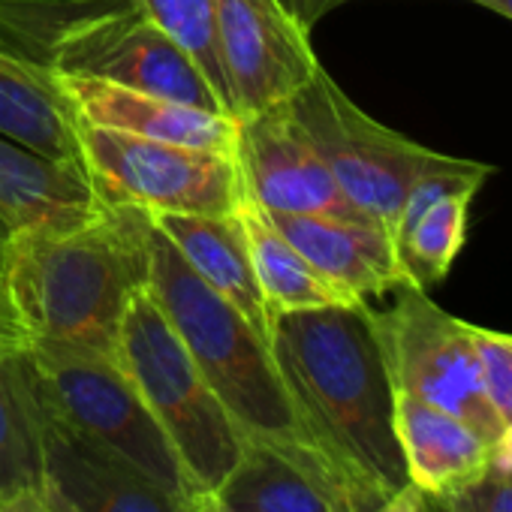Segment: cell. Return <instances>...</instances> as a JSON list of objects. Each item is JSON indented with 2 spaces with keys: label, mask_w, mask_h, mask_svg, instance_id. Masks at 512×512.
Listing matches in <instances>:
<instances>
[{
  "label": "cell",
  "mask_w": 512,
  "mask_h": 512,
  "mask_svg": "<svg viewBox=\"0 0 512 512\" xmlns=\"http://www.w3.org/2000/svg\"><path fill=\"white\" fill-rule=\"evenodd\" d=\"M79 157L103 202L151 214H232L241 199L235 154L79 121Z\"/></svg>",
  "instance_id": "8"
},
{
  "label": "cell",
  "mask_w": 512,
  "mask_h": 512,
  "mask_svg": "<svg viewBox=\"0 0 512 512\" xmlns=\"http://www.w3.org/2000/svg\"><path fill=\"white\" fill-rule=\"evenodd\" d=\"M151 229V211L106 202L85 223L13 235L7 272L31 338L115 359L124 314L148 287Z\"/></svg>",
  "instance_id": "2"
},
{
  "label": "cell",
  "mask_w": 512,
  "mask_h": 512,
  "mask_svg": "<svg viewBox=\"0 0 512 512\" xmlns=\"http://www.w3.org/2000/svg\"><path fill=\"white\" fill-rule=\"evenodd\" d=\"M434 500L443 512H512V476L488 467L467 488Z\"/></svg>",
  "instance_id": "25"
},
{
  "label": "cell",
  "mask_w": 512,
  "mask_h": 512,
  "mask_svg": "<svg viewBox=\"0 0 512 512\" xmlns=\"http://www.w3.org/2000/svg\"><path fill=\"white\" fill-rule=\"evenodd\" d=\"M419 512H443V509L437 506L434 497H425V494H422V509H419Z\"/></svg>",
  "instance_id": "34"
},
{
  "label": "cell",
  "mask_w": 512,
  "mask_h": 512,
  "mask_svg": "<svg viewBox=\"0 0 512 512\" xmlns=\"http://www.w3.org/2000/svg\"><path fill=\"white\" fill-rule=\"evenodd\" d=\"M37 437L52 512H190V500H178L121 455L82 437L40 401Z\"/></svg>",
  "instance_id": "12"
},
{
  "label": "cell",
  "mask_w": 512,
  "mask_h": 512,
  "mask_svg": "<svg viewBox=\"0 0 512 512\" xmlns=\"http://www.w3.org/2000/svg\"><path fill=\"white\" fill-rule=\"evenodd\" d=\"M281 4L305 25V28H311L317 19H323L329 10H335V7H341V4H347V0H281Z\"/></svg>",
  "instance_id": "28"
},
{
  "label": "cell",
  "mask_w": 512,
  "mask_h": 512,
  "mask_svg": "<svg viewBox=\"0 0 512 512\" xmlns=\"http://www.w3.org/2000/svg\"><path fill=\"white\" fill-rule=\"evenodd\" d=\"M419 509H422V491L416 485H404L401 491H395L389 500H383L371 512H419Z\"/></svg>",
  "instance_id": "30"
},
{
  "label": "cell",
  "mask_w": 512,
  "mask_h": 512,
  "mask_svg": "<svg viewBox=\"0 0 512 512\" xmlns=\"http://www.w3.org/2000/svg\"><path fill=\"white\" fill-rule=\"evenodd\" d=\"M217 503H220V500H217ZM220 512H238V509H232V506H223V503H220Z\"/></svg>",
  "instance_id": "35"
},
{
  "label": "cell",
  "mask_w": 512,
  "mask_h": 512,
  "mask_svg": "<svg viewBox=\"0 0 512 512\" xmlns=\"http://www.w3.org/2000/svg\"><path fill=\"white\" fill-rule=\"evenodd\" d=\"M287 109L344 196L389 235L410 187L449 160V154H437L374 121L323 67L293 100H287Z\"/></svg>",
  "instance_id": "7"
},
{
  "label": "cell",
  "mask_w": 512,
  "mask_h": 512,
  "mask_svg": "<svg viewBox=\"0 0 512 512\" xmlns=\"http://www.w3.org/2000/svg\"><path fill=\"white\" fill-rule=\"evenodd\" d=\"M0 512H52L43 488H16L0 491Z\"/></svg>",
  "instance_id": "27"
},
{
  "label": "cell",
  "mask_w": 512,
  "mask_h": 512,
  "mask_svg": "<svg viewBox=\"0 0 512 512\" xmlns=\"http://www.w3.org/2000/svg\"><path fill=\"white\" fill-rule=\"evenodd\" d=\"M25 356L34 395L49 413L139 467L178 500L196 494L178 452L118 359L49 341H34Z\"/></svg>",
  "instance_id": "6"
},
{
  "label": "cell",
  "mask_w": 512,
  "mask_h": 512,
  "mask_svg": "<svg viewBox=\"0 0 512 512\" xmlns=\"http://www.w3.org/2000/svg\"><path fill=\"white\" fill-rule=\"evenodd\" d=\"M473 329V341L479 350L482 365V386L488 395L491 410L497 413L500 425H512V335L491 332V329Z\"/></svg>",
  "instance_id": "24"
},
{
  "label": "cell",
  "mask_w": 512,
  "mask_h": 512,
  "mask_svg": "<svg viewBox=\"0 0 512 512\" xmlns=\"http://www.w3.org/2000/svg\"><path fill=\"white\" fill-rule=\"evenodd\" d=\"M148 293L232 416L244 443H263L287 455L311 473L344 512H362L353 491L311 443L269 341L184 263L157 223L151 229Z\"/></svg>",
  "instance_id": "3"
},
{
  "label": "cell",
  "mask_w": 512,
  "mask_h": 512,
  "mask_svg": "<svg viewBox=\"0 0 512 512\" xmlns=\"http://www.w3.org/2000/svg\"><path fill=\"white\" fill-rule=\"evenodd\" d=\"M0 40L10 52L64 76L103 79L226 112L199 64L148 19L136 0H0Z\"/></svg>",
  "instance_id": "4"
},
{
  "label": "cell",
  "mask_w": 512,
  "mask_h": 512,
  "mask_svg": "<svg viewBox=\"0 0 512 512\" xmlns=\"http://www.w3.org/2000/svg\"><path fill=\"white\" fill-rule=\"evenodd\" d=\"M31 329L16 305L10 272H7V256L0 260V353H25L31 347Z\"/></svg>",
  "instance_id": "26"
},
{
  "label": "cell",
  "mask_w": 512,
  "mask_h": 512,
  "mask_svg": "<svg viewBox=\"0 0 512 512\" xmlns=\"http://www.w3.org/2000/svg\"><path fill=\"white\" fill-rule=\"evenodd\" d=\"M395 434L407 479L425 497H446L488 470V443L458 416L395 392Z\"/></svg>",
  "instance_id": "16"
},
{
  "label": "cell",
  "mask_w": 512,
  "mask_h": 512,
  "mask_svg": "<svg viewBox=\"0 0 512 512\" xmlns=\"http://www.w3.org/2000/svg\"><path fill=\"white\" fill-rule=\"evenodd\" d=\"M0 136L43 157H79V115L67 100L58 73L0 49Z\"/></svg>",
  "instance_id": "18"
},
{
  "label": "cell",
  "mask_w": 512,
  "mask_h": 512,
  "mask_svg": "<svg viewBox=\"0 0 512 512\" xmlns=\"http://www.w3.org/2000/svg\"><path fill=\"white\" fill-rule=\"evenodd\" d=\"M10 229L4 226V223H0V260H4V256H7V247H10Z\"/></svg>",
  "instance_id": "33"
},
{
  "label": "cell",
  "mask_w": 512,
  "mask_h": 512,
  "mask_svg": "<svg viewBox=\"0 0 512 512\" xmlns=\"http://www.w3.org/2000/svg\"><path fill=\"white\" fill-rule=\"evenodd\" d=\"M305 260L353 302H368L407 287L392 235L371 220L323 214H269Z\"/></svg>",
  "instance_id": "14"
},
{
  "label": "cell",
  "mask_w": 512,
  "mask_h": 512,
  "mask_svg": "<svg viewBox=\"0 0 512 512\" xmlns=\"http://www.w3.org/2000/svg\"><path fill=\"white\" fill-rule=\"evenodd\" d=\"M136 4L148 13V19L172 37L205 73L211 88L217 91L220 103L232 112V97L217 49V28H214V0H136Z\"/></svg>",
  "instance_id": "23"
},
{
  "label": "cell",
  "mask_w": 512,
  "mask_h": 512,
  "mask_svg": "<svg viewBox=\"0 0 512 512\" xmlns=\"http://www.w3.org/2000/svg\"><path fill=\"white\" fill-rule=\"evenodd\" d=\"M395 293L398 299L389 311H374L395 392L458 416L491 446L503 425L482 386L470 323L434 305L428 290L401 287Z\"/></svg>",
  "instance_id": "9"
},
{
  "label": "cell",
  "mask_w": 512,
  "mask_h": 512,
  "mask_svg": "<svg viewBox=\"0 0 512 512\" xmlns=\"http://www.w3.org/2000/svg\"><path fill=\"white\" fill-rule=\"evenodd\" d=\"M157 229L175 244L184 263L266 341L272 335V317L266 311L260 284H256L247 241L238 214H151Z\"/></svg>",
  "instance_id": "17"
},
{
  "label": "cell",
  "mask_w": 512,
  "mask_h": 512,
  "mask_svg": "<svg viewBox=\"0 0 512 512\" xmlns=\"http://www.w3.org/2000/svg\"><path fill=\"white\" fill-rule=\"evenodd\" d=\"M115 359L178 452L193 491L217 494L244 452V437L148 287L124 314Z\"/></svg>",
  "instance_id": "5"
},
{
  "label": "cell",
  "mask_w": 512,
  "mask_h": 512,
  "mask_svg": "<svg viewBox=\"0 0 512 512\" xmlns=\"http://www.w3.org/2000/svg\"><path fill=\"white\" fill-rule=\"evenodd\" d=\"M190 512H220V503L214 494H193L190 497Z\"/></svg>",
  "instance_id": "32"
},
{
  "label": "cell",
  "mask_w": 512,
  "mask_h": 512,
  "mask_svg": "<svg viewBox=\"0 0 512 512\" xmlns=\"http://www.w3.org/2000/svg\"><path fill=\"white\" fill-rule=\"evenodd\" d=\"M470 4L485 7V10H491V13H497V16L512 22V0H470Z\"/></svg>",
  "instance_id": "31"
},
{
  "label": "cell",
  "mask_w": 512,
  "mask_h": 512,
  "mask_svg": "<svg viewBox=\"0 0 512 512\" xmlns=\"http://www.w3.org/2000/svg\"><path fill=\"white\" fill-rule=\"evenodd\" d=\"M58 82L73 103L79 121L160 139V142H178L190 148L235 154L238 139V118L226 112L199 109L190 103H178L160 94L124 88L103 79H85V76H64L58 73Z\"/></svg>",
  "instance_id": "13"
},
{
  "label": "cell",
  "mask_w": 512,
  "mask_h": 512,
  "mask_svg": "<svg viewBox=\"0 0 512 512\" xmlns=\"http://www.w3.org/2000/svg\"><path fill=\"white\" fill-rule=\"evenodd\" d=\"M214 497L238 512H344L311 473L263 443H244Z\"/></svg>",
  "instance_id": "20"
},
{
  "label": "cell",
  "mask_w": 512,
  "mask_h": 512,
  "mask_svg": "<svg viewBox=\"0 0 512 512\" xmlns=\"http://www.w3.org/2000/svg\"><path fill=\"white\" fill-rule=\"evenodd\" d=\"M235 163L241 190L269 214L368 220L344 196L323 157L293 121L287 103L238 118Z\"/></svg>",
  "instance_id": "11"
},
{
  "label": "cell",
  "mask_w": 512,
  "mask_h": 512,
  "mask_svg": "<svg viewBox=\"0 0 512 512\" xmlns=\"http://www.w3.org/2000/svg\"><path fill=\"white\" fill-rule=\"evenodd\" d=\"M25 353H0V491L43 488L37 398Z\"/></svg>",
  "instance_id": "21"
},
{
  "label": "cell",
  "mask_w": 512,
  "mask_h": 512,
  "mask_svg": "<svg viewBox=\"0 0 512 512\" xmlns=\"http://www.w3.org/2000/svg\"><path fill=\"white\" fill-rule=\"evenodd\" d=\"M488 467L512 476V425H506L500 437L488 446Z\"/></svg>",
  "instance_id": "29"
},
{
  "label": "cell",
  "mask_w": 512,
  "mask_h": 512,
  "mask_svg": "<svg viewBox=\"0 0 512 512\" xmlns=\"http://www.w3.org/2000/svg\"><path fill=\"white\" fill-rule=\"evenodd\" d=\"M250 266L260 284L269 317H281L290 311H311L329 305H362L353 302L341 287H335L326 275H320L305 256L287 241V235L272 223L269 211L256 205L244 190L235 205Z\"/></svg>",
  "instance_id": "19"
},
{
  "label": "cell",
  "mask_w": 512,
  "mask_h": 512,
  "mask_svg": "<svg viewBox=\"0 0 512 512\" xmlns=\"http://www.w3.org/2000/svg\"><path fill=\"white\" fill-rule=\"evenodd\" d=\"M0 49H7V46H4V40H0Z\"/></svg>",
  "instance_id": "36"
},
{
  "label": "cell",
  "mask_w": 512,
  "mask_h": 512,
  "mask_svg": "<svg viewBox=\"0 0 512 512\" xmlns=\"http://www.w3.org/2000/svg\"><path fill=\"white\" fill-rule=\"evenodd\" d=\"M269 347L311 443L362 512L410 485L395 386L368 302L281 314Z\"/></svg>",
  "instance_id": "1"
},
{
  "label": "cell",
  "mask_w": 512,
  "mask_h": 512,
  "mask_svg": "<svg viewBox=\"0 0 512 512\" xmlns=\"http://www.w3.org/2000/svg\"><path fill=\"white\" fill-rule=\"evenodd\" d=\"M103 205L82 160L43 157L0 136V223L10 235L67 229L91 220Z\"/></svg>",
  "instance_id": "15"
},
{
  "label": "cell",
  "mask_w": 512,
  "mask_h": 512,
  "mask_svg": "<svg viewBox=\"0 0 512 512\" xmlns=\"http://www.w3.org/2000/svg\"><path fill=\"white\" fill-rule=\"evenodd\" d=\"M473 193H452L425 208L392 235L395 256L407 287L431 290L440 284L467 238V211Z\"/></svg>",
  "instance_id": "22"
},
{
  "label": "cell",
  "mask_w": 512,
  "mask_h": 512,
  "mask_svg": "<svg viewBox=\"0 0 512 512\" xmlns=\"http://www.w3.org/2000/svg\"><path fill=\"white\" fill-rule=\"evenodd\" d=\"M214 28L235 118L293 100L323 67L281 0H214Z\"/></svg>",
  "instance_id": "10"
}]
</instances>
